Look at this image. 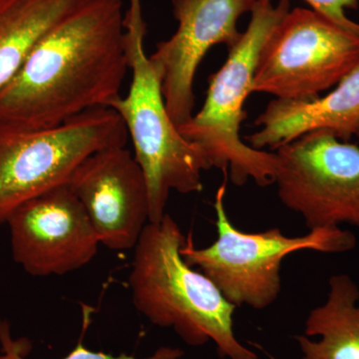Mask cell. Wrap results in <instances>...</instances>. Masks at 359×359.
Segmentation results:
<instances>
[{
  "mask_svg": "<svg viewBox=\"0 0 359 359\" xmlns=\"http://www.w3.org/2000/svg\"><path fill=\"white\" fill-rule=\"evenodd\" d=\"M122 0H90L34 47L0 93V121L53 128L121 96L129 69Z\"/></svg>",
  "mask_w": 359,
  "mask_h": 359,
  "instance_id": "1",
  "label": "cell"
},
{
  "mask_svg": "<svg viewBox=\"0 0 359 359\" xmlns=\"http://www.w3.org/2000/svg\"><path fill=\"white\" fill-rule=\"evenodd\" d=\"M186 237L165 214L149 223L134 248L129 285L135 308L153 325L173 330L190 346L212 341L222 358L259 359L238 341L236 306L181 255Z\"/></svg>",
  "mask_w": 359,
  "mask_h": 359,
  "instance_id": "2",
  "label": "cell"
},
{
  "mask_svg": "<svg viewBox=\"0 0 359 359\" xmlns=\"http://www.w3.org/2000/svg\"><path fill=\"white\" fill-rule=\"evenodd\" d=\"M125 47L132 81L127 96L110 108L121 117L143 171L149 196V223L166 214L170 194L199 193L202 172L209 170L199 150L180 133L168 112L162 83L145 50L147 25L141 0H129L125 13Z\"/></svg>",
  "mask_w": 359,
  "mask_h": 359,
  "instance_id": "3",
  "label": "cell"
},
{
  "mask_svg": "<svg viewBox=\"0 0 359 359\" xmlns=\"http://www.w3.org/2000/svg\"><path fill=\"white\" fill-rule=\"evenodd\" d=\"M290 11V0H280L276 6L271 0H257L247 29L229 49L224 65L210 78L202 109L178 127L182 136L200 151L209 170L215 168L224 175L230 172L235 186H244L250 180L261 187L275 184L278 156L245 144L241 139V126L261 52Z\"/></svg>",
  "mask_w": 359,
  "mask_h": 359,
  "instance_id": "4",
  "label": "cell"
},
{
  "mask_svg": "<svg viewBox=\"0 0 359 359\" xmlns=\"http://www.w3.org/2000/svg\"><path fill=\"white\" fill-rule=\"evenodd\" d=\"M226 194L224 177L215 197L217 240L198 249L189 235L181 255L187 264L207 276L236 308L264 309L271 306L282 290L283 259L292 252L309 250L334 254L355 247V236L339 226L316 229L301 237H287L278 228L259 233L238 230L226 214Z\"/></svg>",
  "mask_w": 359,
  "mask_h": 359,
  "instance_id": "5",
  "label": "cell"
},
{
  "mask_svg": "<svg viewBox=\"0 0 359 359\" xmlns=\"http://www.w3.org/2000/svg\"><path fill=\"white\" fill-rule=\"evenodd\" d=\"M129 135L112 108H97L53 128L0 121V226L27 201L66 184L78 165Z\"/></svg>",
  "mask_w": 359,
  "mask_h": 359,
  "instance_id": "6",
  "label": "cell"
},
{
  "mask_svg": "<svg viewBox=\"0 0 359 359\" xmlns=\"http://www.w3.org/2000/svg\"><path fill=\"white\" fill-rule=\"evenodd\" d=\"M359 65V35L313 9H292L259 55L252 92L306 100L337 85Z\"/></svg>",
  "mask_w": 359,
  "mask_h": 359,
  "instance_id": "7",
  "label": "cell"
},
{
  "mask_svg": "<svg viewBox=\"0 0 359 359\" xmlns=\"http://www.w3.org/2000/svg\"><path fill=\"white\" fill-rule=\"evenodd\" d=\"M280 202L309 230L359 226V147L318 130L276 149Z\"/></svg>",
  "mask_w": 359,
  "mask_h": 359,
  "instance_id": "8",
  "label": "cell"
},
{
  "mask_svg": "<svg viewBox=\"0 0 359 359\" xmlns=\"http://www.w3.org/2000/svg\"><path fill=\"white\" fill-rule=\"evenodd\" d=\"M6 224L14 262L33 276H63L82 269L100 245L83 205L67 183L27 201Z\"/></svg>",
  "mask_w": 359,
  "mask_h": 359,
  "instance_id": "9",
  "label": "cell"
},
{
  "mask_svg": "<svg viewBox=\"0 0 359 359\" xmlns=\"http://www.w3.org/2000/svg\"><path fill=\"white\" fill-rule=\"evenodd\" d=\"M257 0H172L176 32L160 42L152 55L159 74L168 112L179 127L191 119L195 108L194 81L205 54L217 44L231 48L243 32L241 16Z\"/></svg>",
  "mask_w": 359,
  "mask_h": 359,
  "instance_id": "10",
  "label": "cell"
},
{
  "mask_svg": "<svg viewBox=\"0 0 359 359\" xmlns=\"http://www.w3.org/2000/svg\"><path fill=\"white\" fill-rule=\"evenodd\" d=\"M67 185L96 231L112 250L136 247L149 224V196L143 171L126 146L103 149L82 161Z\"/></svg>",
  "mask_w": 359,
  "mask_h": 359,
  "instance_id": "11",
  "label": "cell"
},
{
  "mask_svg": "<svg viewBox=\"0 0 359 359\" xmlns=\"http://www.w3.org/2000/svg\"><path fill=\"white\" fill-rule=\"evenodd\" d=\"M255 124L259 129L245 140L257 150H276L318 130H328L348 141L359 130V65L327 95L306 100L273 99Z\"/></svg>",
  "mask_w": 359,
  "mask_h": 359,
  "instance_id": "12",
  "label": "cell"
},
{
  "mask_svg": "<svg viewBox=\"0 0 359 359\" xmlns=\"http://www.w3.org/2000/svg\"><path fill=\"white\" fill-rule=\"evenodd\" d=\"M327 301L309 311L304 334L295 340L301 359H359V287L340 273L328 280Z\"/></svg>",
  "mask_w": 359,
  "mask_h": 359,
  "instance_id": "13",
  "label": "cell"
},
{
  "mask_svg": "<svg viewBox=\"0 0 359 359\" xmlns=\"http://www.w3.org/2000/svg\"><path fill=\"white\" fill-rule=\"evenodd\" d=\"M90 0H0V93L52 28Z\"/></svg>",
  "mask_w": 359,
  "mask_h": 359,
  "instance_id": "14",
  "label": "cell"
},
{
  "mask_svg": "<svg viewBox=\"0 0 359 359\" xmlns=\"http://www.w3.org/2000/svg\"><path fill=\"white\" fill-rule=\"evenodd\" d=\"M83 339L78 340L76 346L65 358L61 359H179L183 356V351L172 347H161L152 355L147 358H137L131 354L121 353L119 355L95 351L83 344ZM29 344L25 339H16L11 334V325L6 320H0V359H27Z\"/></svg>",
  "mask_w": 359,
  "mask_h": 359,
  "instance_id": "15",
  "label": "cell"
},
{
  "mask_svg": "<svg viewBox=\"0 0 359 359\" xmlns=\"http://www.w3.org/2000/svg\"><path fill=\"white\" fill-rule=\"evenodd\" d=\"M313 7L328 20L337 25L359 35V25L349 20L346 14V8H358V0H306Z\"/></svg>",
  "mask_w": 359,
  "mask_h": 359,
  "instance_id": "16",
  "label": "cell"
},
{
  "mask_svg": "<svg viewBox=\"0 0 359 359\" xmlns=\"http://www.w3.org/2000/svg\"><path fill=\"white\" fill-rule=\"evenodd\" d=\"M356 136H358V138L359 139V130H358V133H356Z\"/></svg>",
  "mask_w": 359,
  "mask_h": 359,
  "instance_id": "17",
  "label": "cell"
}]
</instances>
